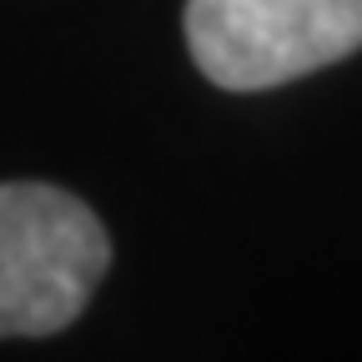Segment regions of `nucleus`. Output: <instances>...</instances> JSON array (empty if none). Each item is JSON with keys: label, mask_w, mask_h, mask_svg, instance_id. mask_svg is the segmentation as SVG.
I'll return each instance as SVG.
<instances>
[{"label": "nucleus", "mask_w": 362, "mask_h": 362, "mask_svg": "<svg viewBox=\"0 0 362 362\" xmlns=\"http://www.w3.org/2000/svg\"><path fill=\"white\" fill-rule=\"evenodd\" d=\"M111 237L81 197L45 181L0 187V337H51L86 312Z\"/></svg>", "instance_id": "obj_1"}, {"label": "nucleus", "mask_w": 362, "mask_h": 362, "mask_svg": "<svg viewBox=\"0 0 362 362\" xmlns=\"http://www.w3.org/2000/svg\"><path fill=\"white\" fill-rule=\"evenodd\" d=\"M187 45L221 90H272L362 51V0H187Z\"/></svg>", "instance_id": "obj_2"}]
</instances>
